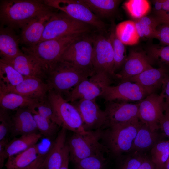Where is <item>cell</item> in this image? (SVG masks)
Wrapping results in <instances>:
<instances>
[{
	"label": "cell",
	"mask_w": 169,
	"mask_h": 169,
	"mask_svg": "<svg viewBox=\"0 0 169 169\" xmlns=\"http://www.w3.org/2000/svg\"><path fill=\"white\" fill-rule=\"evenodd\" d=\"M162 9L167 13L169 12V0H163Z\"/></svg>",
	"instance_id": "obj_50"
},
{
	"label": "cell",
	"mask_w": 169,
	"mask_h": 169,
	"mask_svg": "<svg viewBox=\"0 0 169 169\" xmlns=\"http://www.w3.org/2000/svg\"><path fill=\"white\" fill-rule=\"evenodd\" d=\"M104 111L108 120L107 128L116 124L139 119L138 104L105 101Z\"/></svg>",
	"instance_id": "obj_16"
},
{
	"label": "cell",
	"mask_w": 169,
	"mask_h": 169,
	"mask_svg": "<svg viewBox=\"0 0 169 169\" xmlns=\"http://www.w3.org/2000/svg\"><path fill=\"white\" fill-rule=\"evenodd\" d=\"M150 94L138 84L125 81L116 86H106L100 96L105 101L116 100L140 101Z\"/></svg>",
	"instance_id": "obj_15"
},
{
	"label": "cell",
	"mask_w": 169,
	"mask_h": 169,
	"mask_svg": "<svg viewBox=\"0 0 169 169\" xmlns=\"http://www.w3.org/2000/svg\"><path fill=\"white\" fill-rule=\"evenodd\" d=\"M164 169H169V158L168 159Z\"/></svg>",
	"instance_id": "obj_52"
},
{
	"label": "cell",
	"mask_w": 169,
	"mask_h": 169,
	"mask_svg": "<svg viewBox=\"0 0 169 169\" xmlns=\"http://www.w3.org/2000/svg\"><path fill=\"white\" fill-rule=\"evenodd\" d=\"M163 1V0H156L153 1L156 13L163 11L162 9Z\"/></svg>",
	"instance_id": "obj_49"
},
{
	"label": "cell",
	"mask_w": 169,
	"mask_h": 169,
	"mask_svg": "<svg viewBox=\"0 0 169 169\" xmlns=\"http://www.w3.org/2000/svg\"><path fill=\"white\" fill-rule=\"evenodd\" d=\"M159 141V135L156 131H151L142 123L138 130L130 152L144 153L151 150Z\"/></svg>",
	"instance_id": "obj_24"
},
{
	"label": "cell",
	"mask_w": 169,
	"mask_h": 169,
	"mask_svg": "<svg viewBox=\"0 0 169 169\" xmlns=\"http://www.w3.org/2000/svg\"><path fill=\"white\" fill-rule=\"evenodd\" d=\"M157 30L156 38L163 44L169 46V25L163 24Z\"/></svg>",
	"instance_id": "obj_41"
},
{
	"label": "cell",
	"mask_w": 169,
	"mask_h": 169,
	"mask_svg": "<svg viewBox=\"0 0 169 169\" xmlns=\"http://www.w3.org/2000/svg\"><path fill=\"white\" fill-rule=\"evenodd\" d=\"M47 100L60 122L61 128L73 133L84 134L88 132L84 128L82 119L78 110L60 94L50 90L48 93Z\"/></svg>",
	"instance_id": "obj_7"
},
{
	"label": "cell",
	"mask_w": 169,
	"mask_h": 169,
	"mask_svg": "<svg viewBox=\"0 0 169 169\" xmlns=\"http://www.w3.org/2000/svg\"><path fill=\"white\" fill-rule=\"evenodd\" d=\"M8 138H5L0 141V167L2 169L4 166V161L3 160V153L5 147L9 142Z\"/></svg>",
	"instance_id": "obj_45"
},
{
	"label": "cell",
	"mask_w": 169,
	"mask_h": 169,
	"mask_svg": "<svg viewBox=\"0 0 169 169\" xmlns=\"http://www.w3.org/2000/svg\"><path fill=\"white\" fill-rule=\"evenodd\" d=\"M168 72L163 66L158 68L152 67L126 81L136 83L151 94L163 84L169 77Z\"/></svg>",
	"instance_id": "obj_19"
},
{
	"label": "cell",
	"mask_w": 169,
	"mask_h": 169,
	"mask_svg": "<svg viewBox=\"0 0 169 169\" xmlns=\"http://www.w3.org/2000/svg\"><path fill=\"white\" fill-rule=\"evenodd\" d=\"M142 123L137 119L116 124L103 130L102 139L110 153L119 157L125 153L130 152Z\"/></svg>",
	"instance_id": "obj_4"
},
{
	"label": "cell",
	"mask_w": 169,
	"mask_h": 169,
	"mask_svg": "<svg viewBox=\"0 0 169 169\" xmlns=\"http://www.w3.org/2000/svg\"><path fill=\"white\" fill-rule=\"evenodd\" d=\"M67 130L64 128H61L51 144L44 161L45 169H59L61 167L67 144Z\"/></svg>",
	"instance_id": "obj_22"
},
{
	"label": "cell",
	"mask_w": 169,
	"mask_h": 169,
	"mask_svg": "<svg viewBox=\"0 0 169 169\" xmlns=\"http://www.w3.org/2000/svg\"><path fill=\"white\" fill-rule=\"evenodd\" d=\"M43 136L40 133H34L21 136L14 138L6 145L3 153V160L21 152L37 144Z\"/></svg>",
	"instance_id": "obj_25"
},
{
	"label": "cell",
	"mask_w": 169,
	"mask_h": 169,
	"mask_svg": "<svg viewBox=\"0 0 169 169\" xmlns=\"http://www.w3.org/2000/svg\"><path fill=\"white\" fill-rule=\"evenodd\" d=\"M149 54L151 59H158L169 65V46H153L149 49Z\"/></svg>",
	"instance_id": "obj_40"
},
{
	"label": "cell",
	"mask_w": 169,
	"mask_h": 169,
	"mask_svg": "<svg viewBox=\"0 0 169 169\" xmlns=\"http://www.w3.org/2000/svg\"><path fill=\"white\" fill-rule=\"evenodd\" d=\"M39 101L13 93L0 94V108L8 110L28 108Z\"/></svg>",
	"instance_id": "obj_27"
},
{
	"label": "cell",
	"mask_w": 169,
	"mask_h": 169,
	"mask_svg": "<svg viewBox=\"0 0 169 169\" xmlns=\"http://www.w3.org/2000/svg\"><path fill=\"white\" fill-rule=\"evenodd\" d=\"M112 78L103 72H96L79 83L67 95L70 103L81 99L95 100L101 96L105 87L110 85Z\"/></svg>",
	"instance_id": "obj_9"
},
{
	"label": "cell",
	"mask_w": 169,
	"mask_h": 169,
	"mask_svg": "<svg viewBox=\"0 0 169 169\" xmlns=\"http://www.w3.org/2000/svg\"><path fill=\"white\" fill-rule=\"evenodd\" d=\"M107 163V158L101 155L83 158L74 164L75 169H105Z\"/></svg>",
	"instance_id": "obj_36"
},
{
	"label": "cell",
	"mask_w": 169,
	"mask_h": 169,
	"mask_svg": "<svg viewBox=\"0 0 169 169\" xmlns=\"http://www.w3.org/2000/svg\"><path fill=\"white\" fill-rule=\"evenodd\" d=\"M115 32L117 38L125 45L136 44L140 38L136 28L135 22L131 20L119 23L115 28Z\"/></svg>",
	"instance_id": "obj_29"
},
{
	"label": "cell",
	"mask_w": 169,
	"mask_h": 169,
	"mask_svg": "<svg viewBox=\"0 0 169 169\" xmlns=\"http://www.w3.org/2000/svg\"><path fill=\"white\" fill-rule=\"evenodd\" d=\"M124 6L130 15L137 20L145 16L150 8L146 0H129L125 2Z\"/></svg>",
	"instance_id": "obj_34"
},
{
	"label": "cell",
	"mask_w": 169,
	"mask_h": 169,
	"mask_svg": "<svg viewBox=\"0 0 169 169\" xmlns=\"http://www.w3.org/2000/svg\"><path fill=\"white\" fill-rule=\"evenodd\" d=\"M94 74L60 59L48 70L46 82L51 90L67 95L71 89Z\"/></svg>",
	"instance_id": "obj_2"
},
{
	"label": "cell",
	"mask_w": 169,
	"mask_h": 169,
	"mask_svg": "<svg viewBox=\"0 0 169 169\" xmlns=\"http://www.w3.org/2000/svg\"><path fill=\"white\" fill-rule=\"evenodd\" d=\"M103 131H90L84 134L73 133L67 143L69 160L74 164L90 156L110 153L107 147L99 142Z\"/></svg>",
	"instance_id": "obj_5"
},
{
	"label": "cell",
	"mask_w": 169,
	"mask_h": 169,
	"mask_svg": "<svg viewBox=\"0 0 169 169\" xmlns=\"http://www.w3.org/2000/svg\"><path fill=\"white\" fill-rule=\"evenodd\" d=\"M84 35L75 34L42 41L34 46H23L21 49L23 53L33 56L38 61L47 72L52 65L60 59L70 45Z\"/></svg>",
	"instance_id": "obj_3"
},
{
	"label": "cell",
	"mask_w": 169,
	"mask_h": 169,
	"mask_svg": "<svg viewBox=\"0 0 169 169\" xmlns=\"http://www.w3.org/2000/svg\"><path fill=\"white\" fill-rule=\"evenodd\" d=\"M164 110L165 111V114L169 115V103L164 105Z\"/></svg>",
	"instance_id": "obj_51"
},
{
	"label": "cell",
	"mask_w": 169,
	"mask_h": 169,
	"mask_svg": "<svg viewBox=\"0 0 169 169\" xmlns=\"http://www.w3.org/2000/svg\"><path fill=\"white\" fill-rule=\"evenodd\" d=\"M54 13L33 19L25 24L21 29L20 43L25 47L38 44L40 41L46 25Z\"/></svg>",
	"instance_id": "obj_20"
},
{
	"label": "cell",
	"mask_w": 169,
	"mask_h": 169,
	"mask_svg": "<svg viewBox=\"0 0 169 169\" xmlns=\"http://www.w3.org/2000/svg\"><path fill=\"white\" fill-rule=\"evenodd\" d=\"M90 26L63 12H55L46 25L40 41L73 34H84L89 31Z\"/></svg>",
	"instance_id": "obj_6"
},
{
	"label": "cell",
	"mask_w": 169,
	"mask_h": 169,
	"mask_svg": "<svg viewBox=\"0 0 169 169\" xmlns=\"http://www.w3.org/2000/svg\"><path fill=\"white\" fill-rule=\"evenodd\" d=\"M13 125L12 117L8 110L0 108V141L7 137L11 132Z\"/></svg>",
	"instance_id": "obj_39"
},
{
	"label": "cell",
	"mask_w": 169,
	"mask_h": 169,
	"mask_svg": "<svg viewBox=\"0 0 169 169\" xmlns=\"http://www.w3.org/2000/svg\"><path fill=\"white\" fill-rule=\"evenodd\" d=\"M20 36L15 30L8 27L0 26V59L5 61L13 59L22 52L19 48Z\"/></svg>",
	"instance_id": "obj_21"
},
{
	"label": "cell",
	"mask_w": 169,
	"mask_h": 169,
	"mask_svg": "<svg viewBox=\"0 0 169 169\" xmlns=\"http://www.w3.org/2000/svg\"><path fill=\"white\" fill-rule=\"evenodd\" d=\"M54 9L44 0H2L0 25L14 30L22 29L33 19L53 13Z\"/></svg>",
	"instance_id": "obj_1"
},
{
	"label": "cell",
	"mask_w": 169,
	"mask_h": 169,
	"mask_svg": "<svg viewBox=\"0 0 169 169\" xmlns=\"http://www.w3.org/2000/svg\"><path fill=\"white\" fill-rule=\"evenodd\" d=\"M120 158L118 169H138L147 156L143 153L130 152Z\"/></svg>",
	"instance_id": "obj_35"
},
{
	"label": "cell",
	"mask_w": 169,
	"mask_h": 169,
	"mask_svg": "<svg viewBox=\"0 0 169 169\" xmlns=\"http://www.w3.org/2000/svg\"><path fill=\"white\" fill-rule=\"evenodd\" d=\"M135 22L140 37L157 38L156 27L160 23L156 18L145 16Z\"/></svg>",
	"instance_id": "obj_30"
},
{
	"label": "cell",
	"mask_w": 169,
	"mask_h": 169,
	"mask_svg": "<svg viewBox=\"0 0 169 169\" xmlns=\"http://www.w3.org/2000/svg\"><path fill=\"white\" fill-rule=\"evenodd\" d=\"M162 91L164 95V99H166V102L164 105L169 103V78L168 77L163 84Z\"/></svg>",
	"instance_id": "obj_48"
},
{
	"label": "cell",
	"mask_w": 169,
	"mask_h": 169,
	"mask_svg": "<svg viewBox=\"0 0 169 169\" xmlns=\"http://www.w3.org/2000/svg\"><path fill=\"white\" fill-rule=\"evenodd\" d=\"M151 59L144 53L132 50L130 52L121 71L117 74V78L121 82L137 75L143 71L153 67Z\"/></svg>",
	"instance_id": "obj_17"
},
{
	"label": "cell",
	"mask_w": 169,
	"mask_h": 169,
	"mask_svg": "<svg viewBox=\"0 0 169 169\" xmlns=\"http://www.w3.org/2000/svg\"><path fill=\"white\" fill-rule=\"evenodd\" d=\"M109 38L113 48L114 71L116 74L115 72L123 66L127 56L125 45L117 38L114 29L112 30Z\"/></svg>",
	"instance_id": "obj_32"
},
{
	"label": "cell",
	"mask_w": 169,
	"mask_h": 169,
	"mask_svg": "<svg viewBox=\"0 0 169 169\" xmlns=\"http://www.w3.org/2000/svg\"><path fill=\"white\" fill-rule=\"evenodd\" d=\"M84 36L71 44L60 59L71 63L84 70L95 73L93 65L92 38Z\"/></svg>",
	"instance_id": "obj_10"
},
{
	"label": "cell",
	"mask_w": 169,
	"mask_h": 169,
	"mask_svg": "<svg viewBox=\"0 0 169 169\" xmlns=\"http://www.w3.org/2000/svg\"><path fill=\"white\" fill-rule=\"evenodd\" d=\"M0 81L5 84L16 86L24 79L25 77L9 64L0 60Z\"/></svg>",
	"instance_id": "obj_33"
},
{
	"label": "cell",
	"mask_w": 169,
	"mask_h": 169,
	"mask_svg": "<svg viewBox=\"0 0 169 169\" xmlns=\"http://www.w3.org/2000/svg\"><path fill=\"white\" fill-rule=\"evenodd\" d=\"M25 78H46L47 71L40 63L33 56L22 52L12 59L5 61Z\"/></svg>",
	"instance_id": "obj_18"
},
{
	"label": "cell",
	"mask_w": 169,
	"mask_h": 169,
	"mask_svg": "<svg viewBox=\"0 0 169 169\" xmlns=\"http://www.w3.org/2000/svg\"><path fill=\"white\" fill-rule=\"evenodd\" d=\"M93 65L95 73L105 72L112 78H117L114 71V54L109 38L102 35L92 38Z\"/></svg>",
	"instance_id": "obj_13"
},
{
	"label": "cell",
	"mask_w": 169,
	"mask_h": 169,
	"mask_svg": "<svg viewBox=\"0 0 169 169\" xmlns=\"http://www.w3.org/2000/svg\"><path fill=\"white\" fill-rule=\"evenodd\" d=\"M49 6L65 13L79 21L93 26L100 30H104L105 25L82 0H44Z\"/></svg>",
	"instance_id": "obj_8"
},
{
	"label": "cell",
	"mask_w": 169,
	"mask_h": 169,
	"mask_svg": "<svg viewBox=\"0 0 169 169\" xmlns=\"http://www.w3.org/2000/svg\"><path fill=\"white\" fill-rule=\"evenodd\" d=\"M12 118L11 133L13 136L37 133L38 129L33 115L28 107L18 109Z\"/></svg>",
	"instance_id": "obj_23"
},
{
	"label": "cell",
	"mask_w": 169,
	"mask_h": 169,
	"mask_svg": "<svg viewBox=\"0 0 169 169\" xmlns=\"http://www.w3.org/2000/svg\"><path fill=\"white\" fill-rule=\"evenodd\" d=\"M164 99L162 92L160 95L154 92L138 103L140 120L152 131L160 128L159 122L164 115Z\"/></svg>",
	"instance_id": "obj_11"
},
{
	"label": "cell",
	"mask_w": 169,
	"mask_h": 169,
	"mask_svg": "<svg viewBox=\"0 0 169 169\" xmlns=\"http://www.w3.org/2000/svg\"><path fill=\"white\" fill-rule=\"evenodd\" d=\"M38 146L35 144L28 149L8 158L6 169H25L36 159L39 154Z\"/></svg>",
	"instance_id": "obj_26"
},
{
	"label": "cell",
	"mask_w": 169,
	"mask_h": 169,
	"mask_svg": "<svg viewBox=\"0 0 169 169\" xmlns=\"http://www.w3.org/2000/svg\"><path fill=\"white\" fill-rule=\"evenodd\" d=\"M156 14L157 17L156 18L160 23L169 25V12L167 13L163 10Z\"/></svg>",
	"instance_id": "obj_46"
},
{
	"label": "cell",
	"mask_w": 169,
	"mask_h": 169,
	"mask_svg": "<svg viewBox=\"0 0 169 169\" xmlns=\"http://www.w3.org/2000/svg\"><path fill=\"white\" fill-rule=\"evenodd\" d=\"M0 81V94L13 93L40 101L47 99L49 92L51 90L43 79L36 77L25 78L22 82L14 86L6 85Z\"/></svg>",
	"instance_id": "obj_14"
},
{
	"label": "cell",
	"mask_w": 169,
	"mask_h": 169,
	"mask_svg": "<svg viewBox=\"0 0 169 169\" xmlns=\"http://www.w3.org/2000/svg\"><path fill=\"white\" fill-rule=\"evenodd\" d=\"M98 17L106 18L113 14L120 2L117 0H82Z\"/></svg>",
	"instance_id": "obj_28"
},
{
	"label": "cell",
	"mask_w": 169,
	"mask_h": 169,
	"mask_svg": "<svg viewBox=\"0 0 169 169\" xmlns=\"http://www.w3.org/2000/svg\"><path fill=\"white\" fill-rule=\"evenodd\" d=\"M159 126L169 140V115L165 114L159 122Z\"/></svg>",
	"instance_id": "obj_43"
},
{
	"label": "cell",
	"mask_w": 169,
	"mask_h": 169,
	"mask_svg": "<svg viewBox=\"0 0 169 169\" xmlns=\"http://www.w3.org/2000/svg\"><path fill=\"white\" fill-rule=\"evenodd\" d=\"M33 115L37 126L43 136L50 137L54 135L57 132L58 127L56 123L35 112H32Z\"/></svg>",
	"instance_id": "obj_37"
},
{
	"label": "cell",
	"mask_w": 169,
	"mask_h": 169,
	"mask_svg": "<svg viewBox=\"0 0 169 169\" xmlns=\"http://www.w3.org/2000/svg\"><path fill=\"white\" fill-rule=\"evenodd\" d=\"M138 169H160L152 161L151 157L146 156Z\"/></svg>",
	"instance_id": "obj_44"
},
{
	"label": "cell",
	"mask_w": 169,
	"mask_h": 169,
	"mask_svg": "<svg viewBox=\"0 0 169 169\" xmlns=\"http://www.w3.org/2000/svg\"><path fill=\"white\" fill-rule=\"evenodd\" d=\"M151 158L160 169H164L169 158V140L159 141L151 149Z\"/></svg>",
	"instance_id": "obj_31"
},
{
	"label": "cell",
	"mask_w": 169,
	"mask_h": 169,
	"mask_svg": "<svg viewBox=\"0 0 169 169\" xmlns=\"http://www.w3.org/2000/svg\"><path fill=\"white\" fill-rule=\"evenodd\" d=\"M69 150L67 143L65 147L63 163L59 169H69Z\"/></svg>",
	"instance_id": "obj_47"
},
{
	"label": "cell",
	"mask_w": 169,
	"mask_h": 169,
	"mask_svg": "<svg viewBox=\"0 0 169 169\" xmlns=\"http://www.w3.org/2000/svg\"><path fill=\"white\" fill-rule=\"evenodd\" d=\"M32 112H35L48 119L61 127V124L55 114L47 99L37 102L28 108Z\"/></svg>",
	"instance_id": "obj_38"
},
{
	"label": "cell",
	"mask_w": 169,
	"mask_h": 169,
	"mask_svg": "<svg viewBox=\"0 0 169 169\" xmlns=\"http://www.w3.org/2000/svg\"><path fill=\"white\" fill-rule=\"evenodd\" d=\"M71 103L79 112L85 131L103 130L107 128L106 114L100 108L95 100L81 99Z\"/></svg>",
	"instance_id": "obj_12"
},
{
	"label": "cell",
	"mask_w": 169,
	"mask_h": 169,
	"mask_svg": "<svg viewBox=\"0 0 169 169\" xmlns=\"http://www.w3.org/2000/svg\"><path fill=\"white\" fill-rule=\"evenodd\" d=\"M47 153H39L35 160L25 169H45L44 161Z\"/></svg>",
	"instance_id": "obj_42"
}]
</instances>
